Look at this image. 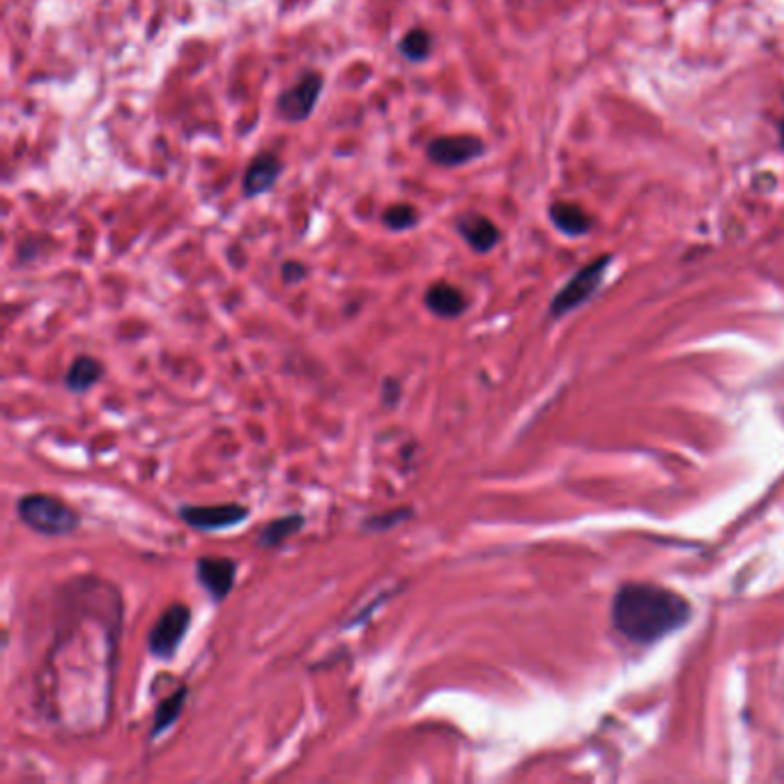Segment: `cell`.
Returning <instances> with one entry per match:
<instances>
[{"mask_svg": "<svg viewBox=\"0 0 784 784\" xmlns=\"http://www.w3.org/2000/svg\"><path fill=\"white\" fill-rule=\"evenodd\" d=\"M691 603L668 586L625 582L612 600L615 629L635 644H654L683 629L691 619Z\"/></svg>", "mask_w": 784, "mask_h": 784, "instance_id": "1", "label": "cell"}, {"mask_svg": "<svg viewBox=\"0 0 784 784\" xmlns=\"http://www.w3.org/2000/svg\"><path fill=\"white\" fill-rule=\"evenodd\" d=\"M16 518L39 536H72L81 527V514L72 504L47 493L18 497Z\"/></svg>", "mask_w": 784, "mask_h": 784, "instance_id": "2", "label": "cell"}, {"mask_svg": "<svg viewBox=\"0 0 784 784\" xmlns=\"http://www.w3.org/2000/svg\"><path fill=\"white\" fill-rule=\"evenodd\" d=\"M191 625V607L185 603H170L154 621L148 633V652L156 660H173Z\"/></svg>", "mask_w": 784, "mask_h": 784, "instance_id": "3", "label": "cell"}, {"mask_svg": "<svg viewBox=\"0 0 784 784\" xmlns=\"http://www.w3.org/2000/svg\"><path fill=\"white\" fill-rule=\"evenodd\" d=\"M610 261H612L610 256H603V258H596L590 265H584L576 274V277L568 281L555 295V300L551 304L553 316L555 318L566 316V313H571L573 308L582 306L586 300H590L594 292L598 290V286H600L603 277H605V269H607V265H610Z\"/></svg>", "mask_w": 784, "mask_h": 784, "instance_id": "4", "label": "cell"}, {"mask_svg": "<svg viewBox=\"0 0 784 784\" xmlns=\"http://www.w3.org/2000/svg\"><path fill=\"white\" fill-rule=\"evenodd\" d=\"M325 81L318 72H306L295 86L281 92L277 100V113L286 123H304L316 111Z\"/></svg>", "mask_w": 784, "mask_h": 784, "instance_id": "5", "label": "cell"}, {"mask_svg": "<svg viewBox=\"0 0 784 784\" xmlns=\"http://www.w3.org/2000/svg\"><path fill=\"white\" fill-rule=\"evenodd\" d=\"M178 516L195 532H222V529L235 527L244 520H249L251 511L249 506L228 502V504H185L180 506Z\"/></svg>", "mask_w": 784, "mask_h": 784, "instance_id": "6", "label": "cell"}, {"mask_svg": "<svg viewBox=\"0 0 784 784\" xmlns=\"http://www.w3.org/2000/svg\"><path fill=\"white\" fill-rule=\"evenodd\" d=\"M483 152H485V143L479 139V136L472 134L438 136V139L430 141L426 148L428 160L444 168L465 166L469 162L479 160Z\"/></svg>", "mask_w": 784, "mask_h": 784, "instance_id": "7", "label": "cell"}, {"mask_svg": "<svg viewBox=\"0 0 784 784\" xmlns=\"http://www.w3.org/2000/svg\"><path fill=\"white\" fill-rule=\"evenodd\" d=\"M240 564L232 557H199L195 559V580L207 592L214 603L228 598L238 578Z\"/></svg>", "mask_w": 784, "mask_h": 784, "instance_id": "8", "label": "cell"}, {"mask_svg": "<svg viewBox=\"0 0 784 784\" xmlns=\"http://www.w3.org/2000/svg\"><path fill=\"white\" fill-rule=\"evenodd\" d=\"M283 173V162L277 152H261L251 160L242 178V193L244 199H256L271 191V187L279 182Z\"/></svg>", "mask_w": 784, "mask_h": 784, "instance_id": "9", "label": "cell"}, {"mask_svg": "<svg viewBox=\"0 0 784 784\" xmlns=\"http://www.w3.org/2000/svg\"><path fill=\"white\" fill-rule=\"evenodd\" d=\"M456 230L460 238L469 244V249L477 253L493 251L502 240L500 228L479 212L463 214V217L456 222Z\"/></svg>", "mask_w": 784, "mask_h": 784, "instance_id": "10", "label": "cell"}, {"mask_svg": "<svg viewBox=\"0 0 784 784\" xmlns=\"http://www.w3.org/2000/svg\"><path fill=\"white\" fill-rule=\"evenodd\" d=\"M423 304L430 313H433V316H438L442 320H456L467 311L465 292L446 281L430 286L423 295Z\"/></svg>", "mask_w": 784, "mask_h": 784, "instance_id": "11", "label": "cell"}, {"mask_svg": "<svg viewBox=\"0 0 784 784\" xmlns=\"http://www.w3.org/2000/svg\"><path fill=\"white\" fill-rule=\"evenodd\" d=\"M104 374H106V368L100 359L90 357V355H78L67 368L65 387H67V391H72V394L84 396L90 389H94L102 382Z\"/></svg>", "mask_w": 784, "mask_h": 784, "instance_id": "12", "label": "cell"}, {"mask_svg": "<svg viewBox=\"0 0 784 784\" xmlns=\"http://www.w3.org/2000/svg\"><path fill=\"white\" fill-rule=\"evenodd\" d=\"M187 699H189V688H187V685H180V688L175 691L173 695L164 697L160 704H156L154 716H152V724H150V738L152 741L160 738L162 734H166L173 728V724L180 720Z\"/></svg>", "mask_w": 784, "mask_h": 784, "instance_id": "13", "label": "cell"}, {"mask_svg": "<svg viewBox=\"0 0 784 784\" xmlns=\"http://www.w3.org/2000/svg\"><path fill=\"white\" fill-rule=\"evenodd\" d=\"M551 222L568 238H578V235H586L594 228L592 214H586L576 203H553Z\"/></svg>", "mask_w": 784, "mask_h": 784, "instance_id": "14", "label": "cell"}, {"mask_svg": "<svg viewBox=\"0 0 784 784\" xmlns=\"http://www.w3.org/2000/svg\"><path fill=\"white\" fill-rule=\"evenodd\" d=\"M304 524H306V518L302 514H288L281 518H274V520L265 522L256 543L261 547H281L286 541L300 534Z\"/></svg>", "mask_w": 784, "mask_h": 784, "instance_id": "15", "label": "cell"}, {"mask_svg": "<svg viewBox=\"0 0 784 784\" xmlns=\"http://www.w3.org/2000/svg\"><path fill=\"white\" fill-rule=\"evenodd\" d=\"M399 51L409 63H423L433 53V35L426 28H412L401 37Z\"/></svg>", "mask_w": 784, "mask_h": 784, "instance_id": "16", "label": "cell"}, {"mask_svg": "<svg viewBox=\"0 0 784 784\" xmlns=\"http://www.w3.org/2000/svg\"><path fill=\"white\" fill-rule=\"evenodd\" d=\"M415 518V508L412 506H396V508H387L382 514L368 516L362 520V529L368 534H384L391 532V529L401 527L403 522Z\"/></svg>", "mask_w": 784, "mask_h": 784, "instance_id": "17", "label": "cell"}, {"mask_svg": "<svg viewBox=\"0 0 784 784\" xmlns=\"http://www.w3.org/2000/svg\"><path fill=\"white\" fill-rule=\"evenodd\" d=\"M382 224L394 232L409 230L419 224V210L412 207L409 203H396L382 214Z\"/></svg>", "mask_w": 784, "mask_h": 784, "instance_id": "18", "label": "cell"}, {"mask_svg": "<svg viewBox=\"0 0 784 784\" xmlns=\"http://www.w3.org/2000/svg\"><path fill=\"white\" fill-rule=\"evenodd\" d=\"M306 277H308V269H306L302 263H298V261L283 263V267H281V279H283L288 286H290V283H302Z\"/></svg>", "mask_w": 784, "mask_h": 784, "instance_id": "19", "label": "cell"}, {"mask_svg": "<svg viewBox=\"0 0 784 784\" xmlns=\"http://www.w3.org/2000/svg\"><path fill=\"white\" fill-rule=\"evenodd\" d=\"M401 394H403V387H401L399 380L387 378V380L382 382V401H384V405L396 407L399 401H401Z\"/></svg>", "mask_w": 784, "mask_h": 784, "instance_id": "20", "label": "cell"}, {"mask_svg": "<svg viewBox=\"0 0 784 784\" xmlns=\"http://www.w3.org/2000/svg\"><path fill=\"white\" fill-rule=\"evenodd\" d=\"M780 143H782V148H784V117H782V123H780Z\"/></svg>", "mask_w": 784, "mask_h": 784, "instance_id": "21", "label": "cell"}]
</instances>
